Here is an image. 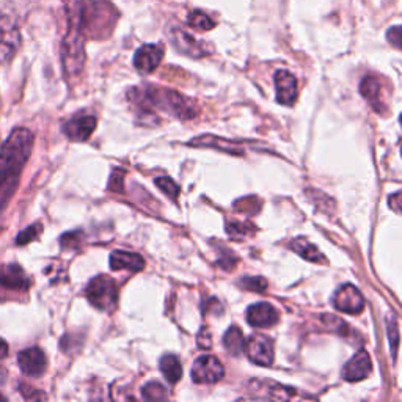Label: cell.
I'll list each match as a JSON object with an SVG mask.
<instances>
[{
    "mask_svg": "<svg viewBox=\"0 0 402 402\" xmlns=\"http://www.w3.org/2000/svg\"><path fill=\"white\" fill-rule=\"evenodd\" d=\"M34 146V134L26 128L13 130L0 146V212L16 190L19 176Z\"/></svg>",
    "mask_w": 402,
    "mask_h": 402,
    "instance_id": "obj_1",
    "label": "cell"
},
{
    "mask_svg": "<svg viewBox=\"0 0 402 402\" xmlns=\"http://www.w3.org/2000/svg\"><path fill=\"white\" fill-rule=\"evenodd\" d=\"M83 4L85 0H66L68 30L61 43V61L68 77L79 76L85 65Z\"/></svg>",
    "mask_w": 402,
    "mask_h": 402,
    "instance_id": "obj_2",
    "label": "cell"
},
{
    "mask_svg": "<svg viewBox=\"0 0 402 402\" xmlns=\"http://www.w3.org/2000/svg\"><path fill=\"white\" fill-rule=\"evenodd\" d=\"M130 96H133L138 104L159 107V109L177 115L180 118H189L193 115V109L189 100L182 98L180 93L172 90L148 87L145 90H134Z\"/></svg>",
    "mask_w": 402,
    "mask_h": 402,
    "instance_id": "obj_3",
    "label": "cell"
},
{
    "mask_svg": "<svg viewBox=\"0 0 402 402\" xmlns=\"http://www.w3.org/2000/svg\"><path fill=\"white\" fill-rule=\"evenodd\" d=\"M87 299L93 306L99 308V310L110 311L112 308L117 304L118 299V291L117 284L112 280L110 277L100 275L95 277L87 286Z\"/></svg>",
    "mask_w": 402,
    "mask_h": 402,
    "instance_id": "obj_4",
    "label": "cell"
},
{
    "mask_svg": "<svg viewBox=\"0 0 402 402\" xmlns=\"http://www.w3.org/2000/svg\"><path fill=\"white\" fill-rule=\"evenodd\" d=\"M21 46L19 27L10 14L0 10V65L10 63Z\"/></svg>",
    "mask_w": 402,
    "mask_h": 402,
    "instance_id": "obj_5",
    "label": "cell"
},
{
    "mask_svg": "<svg viewBox=\"0 0 402 402\" xmlns=\"http://www.w3.org/2000/svg\"><path fill=\"white\" fill-rule=\"evenodd\" d=\"M225 374L222 363L212 355H201L192 368V378L197 383H215Z\"/></svg>",
    "mask_w": 402,
    "mask_h": 402,
    "instance_id": "obj_6",
    "label": "cell"
},
{
    "mask_svg": "<svg viewBox=\"0 0 402 402\" xmlns=\"http://www.w3.org/2000/svg\"><path fill=\"white\" fill-rule=\"evenodd\" d=\"M244 351L253 363L261 366H270L274 361V344L269 338L253 335L245 341Z\"/></svg>",
    "mask_w": 402,
    "mask_h": 402,
    "instance_id": "obj_7",
    "label": "cell"
},
{
    "mask_svg": "<svg viewBox=\"0 0 402 402\" xmlns=\"http://www.w3.org/2000/svg\"><path fill=\"white\" fill-rule=\"evenodd\" d=\"M336 310L349 314H359L365 308V299L354 284H344L339 288L334 297Z\"/></svg>",
    "mask_w": 402,
    "mask_h": 402,
    "instance_id": "obj_8",
    "label": "cell"
},
{
    "mask_svg": "<svg viewBox=\"0 0 402 402\" xmlns=\"http://www.w3.org/2000/svg\"><path fill=\"white\" fill-rule=\"evenodd\" d=\"M162 57H164V48L160 44H145L135 52L134 66L137 71L148 74L160 65Z\"/></svg>",
    "mask_w": 402,
    "mask_h": 402,
    "instance_id": "obj_9",
    "label": "cell"
},
{
    "mask_svg": "<svg viewBox=\"0 0 402 402\" xmlns=\"http://www.w3.org/2000/svg\"><path fill=\"white\" fill-rule=\"evenodd\" d=\"M18 363L22 373L30 377H40L48 368L46 355L38 347H30V349L22 351L18 355Z\"/></svg>",
    "mask_w": 402,
    "mask_h": 402,
    "instance_id": "obj_10",
    "label": "cell"
},
{
    "mask_svg": "<svg viewBox=\"0 0 402 402\" xmlns=\"http://www.w3.org/2000/svg\"><path fill=\"white\" fill-rule=\"evenodd\" d=\"M168 36H170V41L173 43L175 48L180 52L185 53V56L198 58V57H203L207 53V49L203 46V43L197 41L195 38L189 35L187 32H184V30H181V29H177V27L172 29V30H170Z\"/></svg>",
    "mask_w": 402,
    "mask_h": 402,
    "instance_id": "obj_11",
    "label": "cell"
},
{
    "mask_svg": "<svg viewBox=\"0 0 402 402\" xmlns=\"http://www.w3.org/2000/svg\"><path fill=\"white\" fill-rule=\"evenodd\" d=\"M96 129V118L91 115H81L69 120L63 126V133L69 140L73 142H85L87 138L95 133Z\"/></svg>",
    "mask_w": 402,
    "mask_h": 402,
    "instance_id": "obj_12",
    "label": "cell"
},
{
    "mask_svg": "<svg viewBox=\"0 0 402 402\" xmlns=\"http://www.w3.org/2000/svg\"><path fill=\"white\" fill-rule=\"evenodd\" d=\"M0 286L5 289L14 291H27L30 280L24 269L18 264H5L0 266Z\"/></svg>",
    "mask_w": 402,
    "mask_h": 402,
    "instance_id": "obj_13",
    "label": "cell"
},
{
    "mask_svg": "<svg viewBox=\"0 0 402 402\" xmlns=\"http://www.w3.org/2000/svg\"><path fill=\"white\" fill-rule=\"evenodd\" d=\"M247 321H249V324L253 327H272L274 324L278 322V311L270 304L261 302V304L252 305L249 310H247Z\"/></svg>",
    "mask_w": 402,
    "mask_h": 402,
    "instance_id": "obj_14",
    "label": "cell"
},
{
    "mask_svg": "<svg viewBox=\"0 0 402 402\" xmlns=\"http://www.w3.org/2000/svg\"><path fill=\"white\" fill-rule=\"evenodd\" d=\"M371 369H373V365H371L369 355L365 351H361L359 354H355L354 357L346 363L343 376L346 381L359 382L371 374Z\"/></svg>",
    "mask_w": 402,
    "mask_h": 402,
    "instance_id": "obj_15",
    "label": "cell"
},
{
    "mask_svg": "<svg viewBox=\"0 0 402 402\" xmlns=\"http://www.w3.org/2000/svg\"><path fill=\"white\" fill-rule=\"evenodd\" d=\"M275 88H277V99L280 104L292 105L297 96V81L289 71H278L275 74Z\"/></svg>",
    "mask_w": 402,
    "mask_h": 402,
    "instance_id": "obj_16",
    "label": "cell"
},
{
    "mask_svg": "<svg viewBox=\"0 0 402 402\" xmlns=\"http://www.w3.org/2000/svg\"><path fill=\"white\" fill-rule=\"evenodd\" d=\"M110 267L113 270H129V272H138L145 267V259L138 253L130 252H113L110 254Z\"/></svg>",
    "mask_w": 402,
    "mask_h": 402,
    "instance_id": "obj_17",
    "label": "cell"
},
{
    "mask_svg": "<svg viewBox=\"0 0 402 402\" xmlns=\"http://www.w3.org/2000/svg\"><path fill=\"white\" fill-rule=\"evenodd\" d=\"M160 371L170 383H176L182 377V366L176 355H165L160 360Z\"/></svg>",
    "mask_w": 402,
    "mask_h": 402,
    "instance_id": "obj_18",
    "label": "cell"
},
{
    "mask_svg": "<svg viewBox=\"0 0 402 402\" xmlns=\"http://www.w3.org/2000/svg\"><path fill=\"white\" fill-rule=\"evenodd\" d=\"M291 247L300 254V257H304V258L308 259V261L321 262V261L324 259L321 252H319L318 249H316V247H314L311 242H308L306 239H304V237L294 239V241L291 242Z\"/></svg>",
    "mask_w": 402,
    "mask_h": 402,
    "instance_id": "obj_19",
    "label": "cell"
},
{
    "mask_svg": "<svg viewBox=\"0 0 402 402\" xmlns=\"http://www.w3.org/2000/svg\"><path fill=\"white\" fill-rule=\"evenodd\" d=\"M223 344H225L228 352L233 355H239L241 352H244L245 339L242 330L236 326L231 327L225 334V338H223Z\"/></svg>",
    "mask_w": 402,
    "mask_h": 402,
    "instance_id": "obj_20",
    "label": "cell"
},
{
    "mask_svg": "<svg viewBox=\"0 0 402 402\" xmlns=\"http://www.w3.org/2000/svg\"><path fill=\"white\" fill-rule=\"evenodd\" d=\"M381 82H378L376 77H365L361 82V87H360V91H361V95L365 96L368 100H369V104H373L376 107V103L378 100V96H381Z\"/></svg>",
    "mask_w": 402,
    "mask_h": 402,
    "instance_id": "obj_21",
    "label": "cell"
},
{
    "mask_svg": "<svg viewBox=\"0 0 402 402\" xmlns=\"http://www.w3.org/2000/svg\"><path fill=\"white\" fill-rule=\"evenodd\" d=\"M187 24L190 27H193L195 30H201V32H207V30H211L215 27V22L205 14L203 11H193L189 14L187 18Z\"/></svg>",
    "mask_w": 402,
    "mask_h": 402,
    "instance_id": "obj_22",
    "label": "cell"
},
{
    "mask_svg": "<svg viewBox=\"0 0 402 402\" xmlns=\"http://www.w3.org/2000/svg\"><path fill=\"white\" fill-rule=\"evenodd\" d=\"M142 394L145 399L148 401H159V399H164L167 396V391L164 386L158 382H150L143 386Z\"/></svg>",
    "mask_w": 402,
    "mask_h": 402,
    "instance_id": "obj_23",
    "label": "cell"
},
{
    "mask_svg": "<svg viewBox=\"0 0 402 402\" xmlns=\"http://www.w3.org/2000/svg\"><path fill=\"white\" fill-rule=\"evenodd\" d=\"M41 231H43V228H41L40 223H35V225L29 227L24 231H21V233L18 234V239H16L18 245H26V244H30L32 241H35V239H38V236L41 234Z\"/></svg>",
    "mask_w": 402,
    "mask_h": 402,
    "instance_id": "obj_24",
    "label": "cell"
},
{
    "mask_svg": "<svg viewBox=\"0 0 402 402\" xmlns=\"http://www.w3.org/2000/svg\"><path fill=\"white\" fill-rule=\"evenodd\" d=\"M156 185L165 193V195H168L173 200H176L177 193H180V187H177V184L173 180H170V177H158Z\"/></svg>",
    "mask_w": 402,
    "mask_h": 402,
    "instance_id": "obj_25",
    "label": "cell"
},
{
    "mask_svg": "<svg viewBox=\"0 0 402 402\" xmlns=\"http://www.w3.org/2000/svg\"><path fill=\"white\" fill-rule=\"evenodd\" d=\"M322 321L327 327H330L331 330H335L336 334H347V330H349V329H347L349 326L344 324L339 318H335V316H324Z\"/></svg>",
    "mask_w": 402,
    "mask_h": 402,
    "instance_id": "obj_26",
    "label": "cell"
},
{
    "mask_svg": "<svg viewBox=\"0 0 402 402\" xmlns=\"http://www.w3.org/2000/svg\"><path fill=\"white\" fill-rule=\"evenodd\" d=\"M241 284L244 286L245 289H250V291H264L266 289V280H262V278H258V277H254V278H244V280L241 282Z\"/></svg>",
    "mask_w": 402,
    "mask_h": 402,
    "instance_id": "obj_27",
    "label": "cell"
},
{
    "mask_svg": "<svg viewBox=\"0 0 402 402\" xmlns=\"http://www.w3.org/2000/svg\"><path fill=\"white\" fill-rule=\"evenodd\" d=\"M386 40H388L393 46H396L398 49H402V26L391 27L386 34Z\"/></svg>",
    "mask_w": 402,
    "mask_h": 402,
    "instance_id": "obj_28",
    "label": "cell"
},
{
    "mask_svg": "<svg viewBox=\"0 0 402 402\" xmlns=\"http://www.w3.org/2000/svg\"><path fill=\"white\" fill-rule=\"evenodd\" d=\"M123 173L121 172H115V175H112L110 182H109V189L115 190V192H121L123 190Z\"/></svg>",
    "mask_w": 402,
    "mask_h": 402,
    "instance_id": "obj_29",
    "label": "cell"
},
{
    "mask_svg": "<svg viewBox=\"0 0 402 402\" xmlns=\"http://www.w3.org/2000/svg\"><path fill=\"white\" fill-rule=\"evenodd\" d=\"M390 207L393 211L402 214V192L394 193L390 197Z\"/></svg>",
    "mask_w": 402,
    "mask_h": 402,
    "instance_id": "obj_30",
    "label": "cell"
},
{
    "mask_svg": "<svg viewBox=\"0 0 402 402\" xmlns=\"http://www.w3.org/2000/svg\"><path fill=\"white\" fill-rule=\"evenodd\" d=\"M9 354V344H6L2 338H0V360L6 357Z\"/></svg>",
    "mask_w": 402,
    "mask_h": 402,
    "instance_id": "obj_31",
    "label": "cell"
},
{
    "mask_svg": "<svg viewBox=\"0 0 402 402\" xmlns=\"http://www.w3.org/2000/svg\"><path fill=\"white\" fill-rule=\"evenodd\" d=\"M394 331H396V329H394V326H390V336H391V347L394 349V344L398 346V335L394 336Z\"/></svg>",
    "mask_w": 402,
    "mask_h": 402,
    "instance_id": "obj_32",
    "label": "cell"
},
{
    "mask_svg": "<svg viewBox=\"0 0 402 402\" xmlns=\"http://www.w3.org/2000/svg\"><path fill=\"white\" fill-rule=\"evenodd\" d=\"M401 125H402V117H401Z\"/></svg>",
    "mask_w": 402,
    "mask_h": 402,
    "instance_id": "obj_33",
    "label": "cell"
}]
</instances>
